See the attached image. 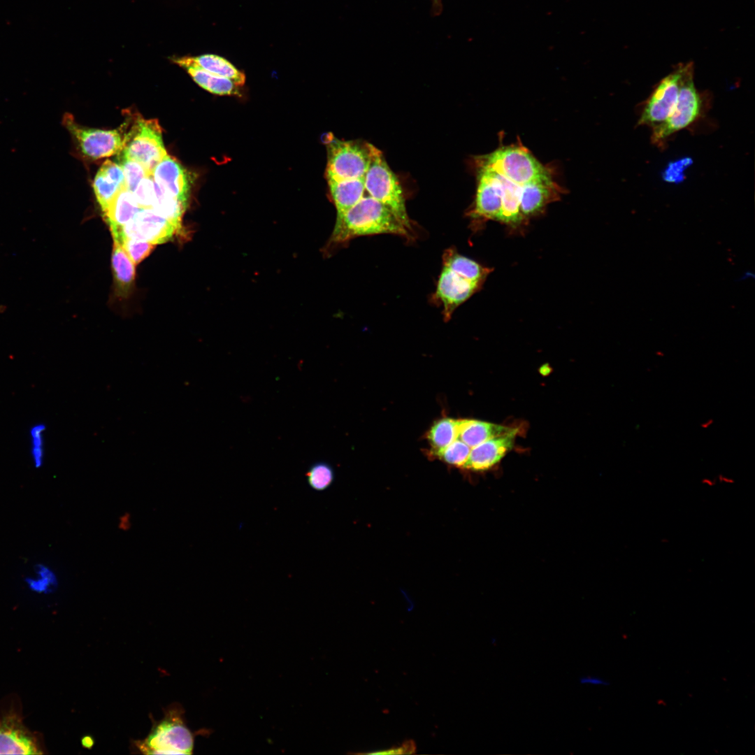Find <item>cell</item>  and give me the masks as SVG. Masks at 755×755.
<instances>
[{
    "instance_id": "cell-1",
    "label": "cell",
    "mask_w": 755,
    "mask_h": 755,
    "mask_svg": "<svg viewBox=\"0 0 755 755\" xmlns=\"http://www.w3.org/2000/svg\"><path fill=\"white\" fill-rule=\"evenodd\" d=\"M412 231L365 190L355 205L336 215L330 243L336 245L357 237L380 234L397 235L409 240L413 236Z\"/></svg>"
},
{
    "instance_id": "cell-2",
    "label": "cell",
    "mask_w": 755,
    "mask_h": 755,
    "mask_svg": "<svg viewBox=\"0 0 755 755\" xmlns=\"http://www.w3.org/2000/svg\"><path fill=\"white\" fill-rule=\"evenodd\" d=\"M194 742V733L186 725L184 710L172 705L164 717L154 721L148 735L134 741V747L144 754H190Z\"/></svg>"
},
{
    "instance_id": "cell-3",
    "label": "cell",
    "mask_w": 755,
    "mask_h": 755,
    "mask_svg": "<svg viewBox=\"0 0 755 755\" xmlns=\"http://www.w3.org/2000/svg\"><path fill=\"white\" fill-rule=\"evenodd\" d=\"M475 162L476 166L493 171L520 186L553 177L549 168L520 143L501 146L489 154L477 157Z\"/></svg>"
},
{
    "instance_id": "cell-4",
    "label": "cell",
    "mask_w": 755,
    "mask_h": 755,
    "mask_svg": "<svg viewBox=\"0 0 755 755\" xmlns=\"http://www.w3.org/2000/svg\"><path fill=\"white\" fill-rule=\"evenodd\" d=\"M365 190L413 231L401 186L380 150L370 144V161L365 175Z\"/></svg>"
},
{
    "instance_id": "cell-5",
    "label": "cell",
    "mask_w": 755,
    "mask_h": 755,
    "mask_svg": "<svg viewBox=\"0 0 755 755\" xmlns=\"http://www.w3.org/2000/svg\"><path fill=\"white\" fill-rule=\"evenodd\" d=\"M702 99L693 82L692 62L684 64L677 101L671 115L652 128V141L660 145L671 135L693 124L700 115Z\"/></svg>"
},
{
    "instance_id": "cell-6",
    "label": "cell",
    "mask_w": 755,
    "mask_h": 755,
    "mask_svg": "<svg viewBox=\"0 0 755 755\" xmlns=\"http://www.w3.org/2000/svg\"><path fill=\"white\" fill-rule=\"evenodd\" d=\"M120 152L141 164L152 175L155 166L167 154L157 120L136 117L129 131L124 134Z\"/></svg>"
},
{
    "instance_id": "cell-7",
    "label": "cell",
    "mask_w": 755,
    "mask_h": 755,
    "mask_svg": "<svg viewBox=\"0 0 755 755\" xmlns=\"http://www.w3.org/2000/svg\"><path fill=\"white\" fill-rule=\"evenodd\" d=\"M370 161V143L334 140L328 145L327 180L365 176Z\"/></svg>"
},
{
    "instance_id": "cell-8",
    "label": "cell",
    "mask_w": 755,
    "mask_h": 755,
    "mask_svg": "<svg viewBox=\"0 0 755 755\" xmlns=\"http://www.w3.org/2000/svg\"><path fill=\"white\" fill-rule=\"evenodd\" d=\"M62 123L78 149L86 157L95 159L104 158L119 154L123 149L124 134L120 129L102 130L82 127L69 113L64 114Z\"/></svg>"
},
{
    "instance_id": "cell-9",
    "label": "cell",
    "mask_w": 755,
    "mask_h": 755,
    "mask_svg": "<svg viewBox=\"0 0 755 755\" xmlns=\"http://www.w3.org/2000/svg\"><path fill=\"white\" fill-rule=\"evenodd\" d=\"M180 228L152 208H142L127 224L112 232L114 241L124 238L148 241L153 245L170 240Z\"/></svg>"
},
{
    "instance_id": "cell-10",
    "label": "cell",
    "mask_w": 755,
    "mask_h": 755,
    "mask_svg": "<svg viewBox=\"0 0 755 755\" xmlns=\"http://www.w3.org/2000/svg\"><path fill=\"white\" fill-rule=\"evenodd\" d=\"M684 64L664 77L656 86L645 103L638 125L654 128L671 115L677 101Z\"/></svg>"
},
{
    "instance_id": "cell-11",
    "label": "cell",
    "mask_w": 755,
    "mask_h": 755,
    "mask_svg": "<svg viewBox=\"0 0 755 755\" xmlns=\"http://www.w3.org/2000/svg\"><path fill=\"white\" fill-rule=\"evenodd\" d=\"M481 287L482 285L471 281L462 273L442 263L431 301L443 308V318L448 321L454 310Z\"/></svg>"
},
{
    "instance_id": "cell-12",
    "label": "cell",
    "mask_w": 755,
    "mask_h": 755,
    "mask_svg": "<svg viewBox=\"0 0 755 755\" xmlns=\"http://www.w3.org/2000/svg\"><path fill=\"white\" fill-rule=\"evenodd\" d=\"M477 187L473 208L469 216L474 220H498L502 206L500 186L489 170L476 167Z\"/></svg>"
},
{
    "instance_id": "cell-13",
    "label": "cell",
    "mask_w": 755,
    "mask_h": 755,
    "mask_svg": "<svg viewBox=\"0 0 755 755\" xmlns=\"http://www.w3.org/2000/svg\"><path fill=\"white\" fill-rule=\"evenodd\" d=\"M42 754L34 735L13 714L0 720V754Z\"/></svg>"
},
{
    "instance_id": "cell-14",
    "label": "cell",
    "mask_w": 755,
    "mask_h": 755,
    "mask_svg": "<svg viewBox=\"0 0 755 755\" xmlns=\"http://www.w3.org/2000/svg\"><path fill=\"white\" fill-rule=\"evenodd\" d=\"M519 429L512 428L508 432L489 438L471 448L464 466L474 471L489 470L497 464L513 447Z\"/></svg>"
},
{
    "instance_id": "cell-15",
    "label": "cell",
    "mask_w": 755,
    "mask_h": 755,
    "mask_svg": "<svg viewBox=\"0 0 755 755\" xmlns=\"http://www.w3.org/2000/svg\"><path fill=\"white\" fill-rule=\"evenodd\" d=\"M152 175L162 190L187 205L190 178L177 160L166 154L155 166Z\"/></svg>"
},
{
    "instance_id": "cell-16",
    "label": "cell",
    "mask_w": 755,
    "mask_h": 755,
    "mask_svg": "<svg viewBox=\"0 0 755 755\" xmlns=\"http://www.w3.org/2000/svg\"><path fill=\"white\" fill-rule=\"evenodd\" d=\"M563 189L553 177L529 182L522 187L520 211L525 219L541 213L548 203L559 199Z\"/></svg>"
},
{
    "instance_id": "cell-17",
    "label": "cell",
    "mask_w": 755,
    "mask_h": 755,
    "mask_svg": "<svg viewBox=\"0 0 755 755\" xmlns=\"http://www.w3.org/2000/svg\"><path fill=\"white\" fill-rule=\"evenodd\" d=\"M95 196L102 212L108 207L116 194L125 187V178L120 165L106 160L98 171L93 183Z\"/></svg>"
},
{
    "instance_id": "cell-18",
    "label": "cell",
    "mask_w": 755,
    "mask_h": 755,
    "mask_svg": "<svg viewBox=\"0 0 755 755\" xmlns=\"http://www.w3.org/2000/svg\"><path fill=\"white\" fill-rule=\"evenodd\" d=\"M171 60L185 69L192 79L202 88L217 95L240 96L239 86L230 79L208 73L196 66L184 62L176 57Z\"/></svg>"
},
{
    "instance_id": "cell-19",
    "label": "cell",
    "mask_w": 755,
    "mask_h": 755,
    "mask_svg": "<svg viewBox=\"0 0 755 755\" xmlns=\"http://www.w3.org/2000/svg\"><path fill=\"white\" fill-rule=\"evenodd\" d=\"M489 171L497 180L501 192L502 206L498 220L508 224L521 223L524 220L520 211V196L523 186L512 182L493 171Z\"/></svg>"
},
{
    "instance_id": "cell-20",
    "label": "cell",
    "mask_w": 755,
    "mask_h": 755,
    "mask_svg": "<svg viewBox=\"0 0 755 755\" xmlns=\"http://www.w3.org/2000/svg\"><path fill=\"white\" fill-rule=\"evenodd\" d=\"M141 209L134 194L124 187L103 212V217L110 230L116 229L129 222Z\"/></svg>"
},
{
    "instance_id": "cell-21",
    "label": "cell",
    "mask_w": 755,
    "mask_h": 755,
    "mask_svg": "<svg viewBox=\"0 0 755 755\" xmlns=\"http://www.w3.org/2000/svg\"><path fill=\"white\" fill-rule=\"evenodd\" d=\"M328 183L336 209V215L355 205L362 198L365 192V176L352 180H328Z\"/></svg>"
},
{
    "instance_id": "cell-22",
    "label": "cell",
    "mask_w": 755,
    "mask_h": 755,
    "mask_svg": "<svg viewBox=\"0 0 755 755\" xmlns=\"http://www.w3.org/2000/svg\"><path fill=\"white\" fill-rule=\"evenodd\" d=\"M512 428L476 419H458V437L470 448Z\"/></svg>"
},
{
    "instance_id": "cell-23",
    "label": "cell",
    "mask_w": 755,
    "mask_h": 755,
    "mask_svg": "<svg viewBox=\"0 0 755 755\" xmlns=\"http://www.w3.org/2000/svg\"><path fill=\"white\" fill-rule=\"evenodd\" d=\"M180 60L196 66L212 74L231 80L238 85L245 82V74L231 62L217 55L206 54L194 57H178Z\"/></svg>"
},
{
    "instance_id": "cell-24",
    "label": "cell",
    "mask_w": 755,
    "mask_h": 755,
    "mask_svg": "<svg viewBox=\"0 0 755 755\" xmlns=\"http://www.w3.org/2000/svg\"><path fill=\"white\" fill-rule=\"evenodd\" d=\"M442 263L462 273L471 281L482 285L492 271L491 268L484 267L459 254L454 247L448 248L443 252Z\"/></svg>"
},
{
    "instance_id": "cell-25",
    "label": "cell",
    "mask_w": 755,
    "mask_h": 755,
    "mask_svg": "<svg viewBox=\"0 0 755 755\" xmlns=\"http://www.w3.org/2000/svg\"><path fill=\"white\" fill-rule=\"evenodd\" d=\"M112 266L117 290L127 294L135 276V264L120 243L114 241Z\"/></svg>"
},
{
    "instance_id": "cell-26",
    "label": "cell",
    "mask_w": 755,
    "mask_h": 755,
    "mask_svg": "<svg viewBox=\"0 0 755 755\" xmlns=\"http://www.w3.org/2000/svg\"><path fill=\"white\" fill-rule=\"evenodd\" d=\"M458 437V419L449 417L436 421L426 433L430 445V455L444 449Z\"/></svg>"
},
{
    "instance_id": "cell-27",
    "label": "cell",
    "mask_w": 755,
    "mask_h": 755,
    "mask_svg": "<svg viewBox=\"0 0 755 755\" xmlns=\"http://www.w3.org/2000/svg\"><path fill=\"white\" fill-rule=\"evenodd\" d=\"M156 199L152 209L180 228L181 218L187 205L172 197L155 182Z\"/></svg>"
},
{
    "instance_id": "cell-28",
    "label": "cell",
    "mask_w": 755,
    "mask_h": 755,
    "mask_svg": "<svg viewBox=\"0 0 755 755\" xmlns=\"http://www.w3.org/2000/svg\"><path fill=\"white\" fill-rule=\"evenodd\" d=\"M46 426L44 423L37 422L29 429V452L31 459L35 468L42 466L45 454Z\"/></svg>"
},
{
    "instance_id": "cell-29",
    "label": "cell",
    "mask_w": 755,
    "mask_h": 755,
    "mask_svg": "<svg viewBox=\"0 0 755 755\" xmlns=\"http://www.w3.org/2000/svg\"><path fill=\"white\" fill-rule=\"evenodd\" d=\"M309 487L315 491H322L329 488L333 482L334 472L332 467L324 461L312 463L306 473Z\"/></svg>"
},
{
    "instance_id": "cell-30",
    "label": "cell",
    "mask_w": 755,
    "mask_h": 755,
    "mask_svg": "<svg viewBox=\"0 0 755 755\" xmlns=\"http://www.w3.org/2000/svg\"><path fill=\"white\" fill-rule=\"evenodd\" d=\"M117 161L122 167L125 178V187L134 192L142 179L150 175L149 171L139 162L120 152Z\"/></svg>"
},
{
    "instance_id": "cell-31",
    "label": "cell",
    "mask_w": 755,
    "mask_h": 755,
    "mask_svg": "<svg viewBox=\"0 0 755 755\" xmlns=\"http://www.w3.org/2000/svg\"><path fill=\"white\" fill-rule=\"evenodd\" d=\"M470 450L468 445L461 440L456 439L432 456L447 464L463 468L467 461Z\"/></svg>"
},
{
    "instance_id": "cell-32",
    "label": "cell",
    "mask_w": 755,
    "mask_h": 755,
    "mask_svg": "<svg viewBox=\"0 0 755 755\" xmlns=\"http://www.w3.org/2000/svg\"><path fill=\"white\" fill-rule=\"evenodd\" d=\"M120 244L136 265L148 257L155 245L148 241L124 238Z\"/></svg>"
},
{
    "instance_id": "cell-33",
    "label": "cell",
    "mask_w": 755,
    "mask_h": 755,
    "mask_svg": "<svg viewBox=\"0 0 755 755\" xmlns=\"http://www.w3.org/2000/svg\"><path fill=\"white\" fill-rule=\"evenodd\" d=\"M133 194L141 208H152L156 199L155 181L152 175L142 179Z\"/></svg>"
},
{
    "instance_id": "cell-34",
    "label": "cell",
    "mask_w": 755,
    "mask_h": 755,
    "mask_svg": "<svg viewBox=\"0 0 755 755\" xmlns=\"http://www.w3.org/2000/svg\"><path fill=\"white\" fill-rule=\"evenodd\" d=\"M38 574L41 576L36 580L28 579L27 582L34 590L38 591L51 590L57 586V577L48 568L39 566Z\"/></svg>"
},
{
    "instance_id": "cell-35",
    "label": "cell",
    "mask_w": 755,
    "mask_h": 755,
    "mask_svg": "<svg viewBox=\"0 0 755 755\" xmlns=\"http://www.w3.org/2000/svg\"><path fill=\"white\" fill-rule=\"evenodd\" d=\"M691 163V160L687 157L670 163L663 173L664 180L673 183L682 182L685 169Z\"/></svg>"
},
{
    "instance_id": "cell-36",
    "label": "cell",
    "mask_w": 755,
    "mask_h": 755,
    "mask_svg": "<svg viewBox=\"0 0 755 755\" xmlns=\"http://www.w3.org/2000/svg\"><path fill=\"white\" fill-rule=\"evenodd\" d=\"M415 745L413 741L408 740L403 742L401 746L391 747L389 749L378 750L372 752H367L364 754H412L415 752Z\"/></svg>"
},
{
    "instance_id": "cell-37",
    "label": "cell",
    "mask_w": 755,
    "mask_h": 755,
    "mask_svg": "<svg viewBox=\"0 0 755 755\" xmlns=\"http://www.w3.org/2000/svg\"><path fill=\"white\" fill-rule=\"evenodd\" d=\"M579 682L582 685L591 686H607L609 682L605 680L596 676H582L579 678Z\"/></svg>"
},
{
    "instance_id": "cell-38",
    "label": "cell",
    "mask_w": 755,
    "mask_h": 755,
    "mask_svg": "<svg viewBox=\"0 0 755 755\" xmlns=\"http://www.w3.org/2000/svg\"><path fill=\"white\" fill-rule=\"evenodd\" d=\"M431 13L433 16H438L441 14L443 11V2L442 0H431Z\"/></svg>"
},
{
    "instance_id": "cell-39",
    "label": "cell",
    "mask_w": 755,
    "mask_h": 755,
    "mask_svg": "<svg viewBox=\"0 0 755 755\" xmlns=\"http://www.w3.org/2000/svg\"><path fill=\"white\" fill-rule=\"evenodd\" d=\"M716 480H717V482H718L719 483L726 484H733L735 482V480L733 478H732V477H731L729 476H726V475H725L724 474L718 475L717 477L716 478Z\"/></svg>"
},
{
    "instance_id": "cell-40",
    "label": "cell",
    "mask_w": 755,
    "mask_h": 755,
    "mask_svg": "<svg viewBox=\"0 0 755 755\" xmlns=\"http://www.w3.org/2000/svg\"><path fill=\"white\" fill-rule=\"evenodd\" d=\"M714 419L713 418H709V419H706L705 421H703V422H701L700 424V427L702 429H704V430L708 429L710 427H711L714 424Z\"/></svg>"
},
{
    "instance_id": "cell-41",
    "label": "cell",
    "mask_w": 755,
    "mask_h": 755,
    "mask_svg": "<svg viewBox=\"0 0 755 755\" xmlns=\"http://www.w3.org/2000/svg\"><path fill=\"white\" fill-rule=\"evenodd\" d=\"M717 482L716 479L710 478V477H703L701 480V483L703 485H705V486H707V487H713L717 484Z\"/></svg>"
},
{
    "instance_id": "cell-42",
    "label": "cell",
    "mask_w": 755,
    "mask_h": 755,
    "mask_svg": "<svg viewBox=\"0 0 755 755\" xmlns=\"http://www.w3.org/2000/svg\"><path fill=\"white\" fill-rule=\"evenodd\" d=\"M656 355L657 357H659L661 358V357H664V353H663V352H661V351H657V352H656Z\"/></svg>"
}]
</instances>
